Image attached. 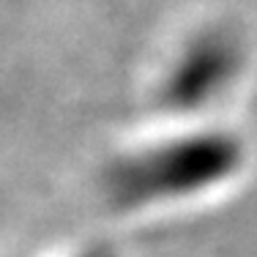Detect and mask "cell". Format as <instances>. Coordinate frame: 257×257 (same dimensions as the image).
I'll use <instances>...</instances> for the list:
<instances>
[{"label":"cell","mask_w":257,"mask_h":257,"mask_svg":"<svg viewBox=\"0 0 257 257\" xmlns=\"http://www.w3.org/2000/svg\"><path fill=\"white\" fill-rule=\"evenodd\" d=\"M238 164V143L227 134H194V137L183 140H170L164 145L143 151L140 156L126 159L118 164L115 175H118V189L132 186L140 181H151L154 175H162L159 181L148 183L140 189L134 197L126 200V208L132 205H145L151 203V194L162 200V192H173L181 186H194V183H205L208 178L230 173Z\"/></svg>","instance_id":"obj_1"},{"label":"cell","mask_w":257,"mask_h":257,"mask_svg":"<svg viewBox=\"0 0 257 257\" xmlns=\"http://www.w3.org/2000/svg\"><path fill=\"white\" fill-rule=\"evenodd\" d=\"M243 52L235 33L208 28L197 33L178 55L159 90V101L175 112H189L216 99L241 71Z\"/></svg>","instance_id":"obj_2"}]
</instances>
